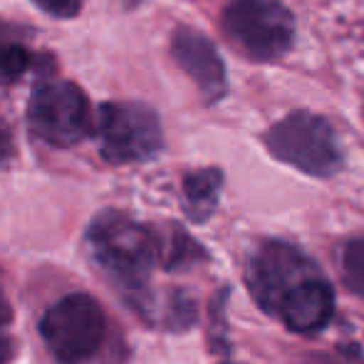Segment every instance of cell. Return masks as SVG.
I'll return each mask as SVG.
<instances>
[{
  "label": "cell",
  "mask_w": 364,
  "mask_h": 364,
  "mask_svg": "<svg viewBox=\"0 0 364 364\" xmlns=\"http://www.w3.org/2000/svg\"><path fill=\"white\" fill-rule=\"evenodd\" d=\"M13 151H15V146H13V136H10V129L3 124V122H0V166H3V164H8L10 159H13Z\"/></svg>",
  "instance_id": "15"
},
{
  "label": "cell",
  "mask_w": 364,
  "mask_h": 364,
  "mask_svg": "<svg viewBox=\"0 0 364 364\" xmlns=\"http://www.w3.org/2000/svg\"><path fill=\"white\" fill-rule=\"evenodd\" d=\"M220 28L228 43L253 63L280 60L295 45V18L278 0H230Z\"/></svg>",
  "instance_id": "3"
},
{
  "label": "cell",
  "mask_w": 364,
  "mask_h": 364,
  "mask_svg": "<svg viewBox=\"0 0 364 364\" xmlns=\"http://www.w3.org/2000/svg\"><path fill=\"white\" fill-rule=\"evenodd\" d=\"M40 337L60 364H87L107 340V315L87 292H70L40 317Z\"/></svg>",
  "instance_id": "4"
},
{
  "label": "cell",
  "mask_w": 364,
  "mask_h": 364,
  "mask_svg": "<svg viewBox=\"0 0 364 364\" xmlns=\"http://www.w3.org/2000/svg\"><path fill=\"white\" fill-rule=\"evenodd\" d=\"M335 315V288L325 275L305 280L280 302L273 317H278L295 335H315L332 322Z\"/></svg>",
  "instance_id": "9"
},
{
  "label": "cell",
  "mask_w": 364,
  "mask_h": 364,
  "mask_svg": "<svg viewBox=\"0 0 364 364\" xmlns=\"http://www.w3.org/2000/svg\"><path fill=\"white\" fill-rule=\"evenodd\" d=\"M15 355H18L15 340L10 335H3V330H0V364H10L15 360Z\"/></svg>",
  "instance_id": "16"
},
{
  "label": "cell",
  "mask_w": 364,
  "mask_h": 364,
  "mask_svg": "<svg viewBox=\"0 0 364 364\" xmlns=\"http://www.w3.org/2000/svg\"><path fill=\"white\" fill-rule=\"evenodd\" d=\"M310 255L302 253L297 245L283 240H265L248 258L245 265V285L258 307L268 315H275L280 302L290 295L297 285L320 275Z\"/></svg>",
  "instance_id": "7"
},
{
  "label": "cell",
  "mask_w": 364,
  "mask_h": 364,
  "mask_svg": "<svg viewBox=\"0 0 364 364\" xmlns=\"http://www.w3.org/2000/svg\"><path fill=\"white\" fill-rule=\"evenodd\" d=\"M225 364H230V362H225Z\"/></svg>",
  "instance_id": "18"
},
{
  "label": "cell",
  "mask_w": 364,
  "mask_h": 364,
  "mask_svg": "<svg viewBox=\"0 0 364 364\" xmlns=\"http://www.w3.org/2000/svg\"><path fill=\"white\" fill-rule=\"evenodd\" d=\"M100 151L109 164H139L164 149L156 112L141 102H107L100 107Z\"/></svg>",
  "instance_id": "6"
},
{
  "label": "cell",
  "mask_w": 364,
  "mask_h": 364,
  "mask_svg": "<svg viewBox=\"0 0 364 364\" xmlns=\"http://www.w3.org/2000/svg\"><path fill=\"white\" fill-rule=\"evenodd\" d=\"M340 273L342 283L352 295L364 300V235L360 238H350L342 245L340 253Z\"/></svg>",
  "instance_id": "12"
},
{
  "label": "cell",
  "mask_w": 364,
  "mask_h": 364,
  "mask_svg": "<svg viewBox=\"0 0 364 364\" xmlns=\"http://www.w3.org/2000/svg\"><path fill=\"white\" fill-rule=\"evenodd\" d=\"M33 3L53 18H75L82 8V0H33Z\"/></svg>",
  "instance_id": "14"
},
{
  "label": "cell",
  "mask_w": 364,
  "mask_h": 364,
  "mask_svg": "<svg viewBox=\"0 0 364 364\" xmlns=\"http://www.w3.org/2000/svg\"><path fill=\"white\" fill-rule=\"evenodd\" d=\"M28 124L45 144L55 149L75 146L92 132L90 100L75 82L45 80L30 97Z\"/></svg>",
  "instance_id": "5"
},
{
  "label": "cell",
  "mask_w": 364,
  "mask_h": 364,
  "mask_svg": "<svg viewBox=\"0 0 364 364\" xmlns=\"http://www.w3.org/2000/svg\"><path fill=\"white\" fill-rule=\"evenodd\" d=\"M87 248L97 268L139 315L154 295L149 275L161 260V240L144 223L119 211H102L87 228Z\"/></svg>",
  "instance_id": "1"
},
{
  "label": "cell",
  "mask_w": 364,
  "mask_h": 364,
  "mask_svg": "<svg viewBox=\"0 0 364 364\" xmlns=\"http://www.w3.org/2000/svg\"><path fill=\"white\" fill-rule=\"evenodd\" d=\"M196 258H203V250L198 248V243L186 233V230L176 228L173 230V238L168 243V253H166V263L164 268L166 270H178V268H186L188 263H193Z\"/></svg>",
  "instance_id": "13"
},
{
  "label": "cell",
  "mask_w": 364,
  "mask_h": 364,
  "mask_svg": "<svg viewBox=\"0 0 364 364\" xmlns=\"http://www.w3.org/2000/svg\"><path fill=\"white\" fill-rule=\"evenodd\" d=\"M171 55L178 68L196 82L198 92H201L208 105L218 102L225 95V90H228L225 65L220 60L216 45L203 33L186 28V25L176 28V33L171 38Z\"/></svg>",
  "instance_id": "8"
},
{
  "label": "cell",
  "mask_w": 364,
  "mask_h": 364,
  "mask_svg": "<svg viewBox=\"0 0 364 364\" xmlns=\"http://www.w3.org/2000/svg\"><path fill=\"white\" fill-rule=\"evenodd\" d=\"M223 171L220 168H198L183 176V211L193 223H203L216 213Z\"/></svg>",
  "instance_id": "10"
},
{
  "label": "cell",
  "mask_w": 364,
  "mask_h": 364,
  "mask_svg": "<svg viewBox=\"0 0 364 364\" xmlns=\"http://www.w3.org/2000/svg\"><path fill=\"white\" fill-rule=\"evenodd\" d=\"M278 161L315 178H330L345 166L340 139L332 124L312 112H292L263 134Z\"/></svg>",
  "instance_id": "2"
},
{
  "label": "cell",
  "mask_w": 364,
  "mask_h": 364,
  "mask_svg": "<svg viewBox=\"0 0 364 364\" xmlns=\"http://www.w3.org/2000/svg\"><path fill=\"white\" fill-rule=\"evenodd\" d=\"M10 322H13V305H10L8 295L0 290V330H3V327H8Z\"/></svg>",
  "instance_id": "17"
},
{
  "label": "cell",
  "mask_w": 364,
  "mask_h": 364,
  "mask_svg": "<svg viewBox=\"0 0 364 364\" xmlns=\"http://www.w3.org/2000/svg\"><path fill=\"white\" fill-rule=\"evenodd\" d=\"M33 50L28 45L23 28L0 20V87L15 85L33 68Z\"/></svg>",
  "instance_id": "11"
}]
</instances>
